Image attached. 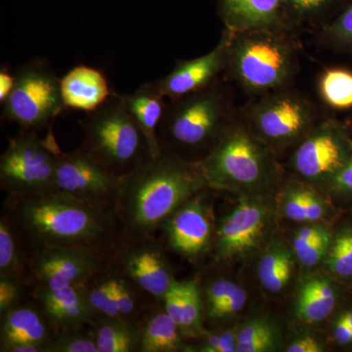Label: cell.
Instances as JSON below:
<instances>
[{
  "label": "cell",
  "instance_id": "6da1fadb",
  "mask_svg": "<svg viewBox=\"0 0 352 352\" xmlns=\"http://www.w3.org/2000/svg\"><path fill=\"white\" fill-rule=\"evenodd\" d=\"M2 214L25 254L41 248H73L110 258L120 240L115 210L95 208L57 192L7 195Z\"/></svg>",
  "mask_w": 352,
  "mask_h": 352
},
{
  "label": "cell",
  "instance_id": "7a4b0ae2",
  "mask_svg": "<svg viewBox=\"0 0 352 352\" xmlns=\"http://www.w3.org/2000/svg\"><path fill=\"white\" fill-rule=\"evenodd\" d=\"M206 188L197 163L161 151L120 178L115 204L120 240L153 236L182 204Z\"/></svg>",
  "mask_w": 352,
  "mask_h": 352
},
{
  "label": "cell",
  "instance_id": "3957f363",
  "mask_svg": "<svg viewBox=\"0 0 352 352\" xmlns=\"http://www.w3.org/2000/svg\"><path fill=\"white\" fill-rule=\"evenodd\" d=\"M197 164L207 188L242 197H263L279 182L272 149L236 120Z\"/></svg>",
  "mask_w": 352,
  "mask_h": 352
},
{
  "label": "cell",
  "instance_id": "277c9868",
  "mask_svg": "<svg viewBox=\"0 0 352 352\" xmlns=\"http://www.w3.org/2000/svg\"><path fill=\"white\" fill-rule=\"evenodd\" d=\"M232 103L219 82L166 103L157 127L161 151H206V156L234 120Z\"/></svg>",
  "mask_w": 352,
  "mask_h": 352
},
{
  "label": "cell",
  "instance_id": "5b68a950",
  "mask_svg": "<svg viewBox=\"0 0 352 352\" xmlns=\"http://www.w3.org/2000/svg\"><path fill=\"white\" fill-rule=\"evenodd\" d=\"M286 30L231 32L226 71L249 94L289 87L298 73V51Z\"/></svg>",
  "mask_w": 352,
  "mask_h": 352
},
{
  "label": "cell",
  "instance_id": "8992f818",
  "mask_svg": "<svg viewBox=\"0 0 352 352\" xmlns=\"http://www.w3.org/2000/svg\"><path fill=\"white\" fill-rule=\"evenodd\" d=\"M82 150L111 173L124 177L151 159L144 134L118 94L80 120Z\"/></svg>",
  "mask_w": 352,
  "mask_h": 352
},
{
  "label": "cell",
  "instance_id": "52a82bcc",
  "mask_svg": "<svg viewBox=\"0 0 352 352\" xmlns=\"http://www.w3.org/2000/svg\"><path fill=\"white\" fill-rule=\"evenodd\" d=\"M2 106V119L17 124L21 129H51L66 109L61 78L47 60H30L15 72V85Z\"/></svg>",
  "mask_w": 352,
  "mask_h": 352
},
{
  "label": "cell",
  "instance_id": "ba28073f",
  "mask_svg": "<svg viewBox=\"0 0 352 352\" xmlns=\"http://www.w3.org/2000/svg\"><path fill=\"white\" fill-rule=\"evenodd\" d=\"M318 113L308 97L287 87L245 107L243 122L273 149L298 145L320 122Z\"/></svg>",
  "mask_w": 352,
  "mask_h": 352
},
{
  "label": "cell",
  "instance_id": "9c48e42d",
  "mask_svg": "<svg viewBox=\"0 0 352 352\" xmlns=\"http://www.w3.org/2000/svg\"><path fill=\"white\" fill-rule=\"evenodd\" d=\"M51 129L44 139L36 131L21 129L0 157V187L7 195L54 193L58 155L61 153Z\"/></svg>",
  "mask_w": 352,
  "mask_h": 352
},
{
  "label": "cell",
  "instance_id": "30bf717a",
  "mask_svg": "<svg viewBox=\"0 0 352 352\" xmlns=\"http://www.w3.org/2000/svg\"><path fill=\"white\" fill-rule=\"evenodd\" d=\"M242 201L220 219L214 231L215 258L221 261L249 256L263 244L274 223V210L263 197H242Z\"/></svg>",
  "mask_w": 352,
  "mask_h": 352
},
{
  "label": "cell",
  "instance_id": "8fae6325",
  "mask_svg": "<svg viewBox=\"0 0 352 352\" xmlns=\"http://www.w3.org/2000/svg\"><path fill=\"white\" fill-rule=\"evenodd\" d=\"M120 178L82 150L58 155L55 192L95 208L115 210Z\"/></svg>",
  "mask_w": 352,
  "mask_h": 352
},
{
  "label": "cell",
  "instance_id": "7c38bea8",
  "mask_svg": "<svg viewBox=\"0 0 352 352\" xmlns=\"http://www.w3.org/2000/svg\"><path fill=\"white\" fill-rule=\"evenodd\" d=\"M27 284L34 288L82 286L99 271L107 267L110 258L95 252L73 248H41L29 252Z\"/></svg>",
  "mask_w": 352,
  "mask_h": 352
},
{
  "label": "cell",
  "instance_id": "4fadbf2b",
  "mask_svg": "<svg viewBox=\"0 0 352 352\" xmlns=\"http://www.w3.org/2000/svg\"><path fill=\"white\" fill-rule=\"evenodd\" d=\"M352 150L344 129L333 120L319 122L300 141L292 157V166L308 183H330Z\"/></svg>",
  "mask_w": 352,
  "mask_h": 352
},
{
  "label": "cell",
  "instance_id": "5bb4252c",
  "mask_svg": "<svg viewBox=\"0 0 352 352\" xmlns=\"http://www.w3.org/2000/svg\"><path fill=\"white\" fill-rule=\"evenodd\" d=\"M113 265L141 292L162 300L175 282L170 261L153 236L120 240Z\"/></svg>",
  "mask_w": 352,
  "mask_h": 352
},
{
  "label": "cell",
  "instance_id": "9a60e30c",
  "mask_svg": "<svg viewBox=\"0 0 352 352\" xmlns=\"http://www.w3.org/2000/svg\"><path fill=\"white\" fill-rule=\"evenodd\" d=\"M201 191L182 204L160 227L168 247L192 263L203 258L214 245V214Z\"/></svg>",
  "mask_w": 352,
  "mask_h": 352
},
{
  "label": "cell",
  "instance_id": "2e32d148",
  "mask_svg": "<svg viewBox=\"0 0 352 352\" xmlns=\"http://www.w3.org/2000/svg\"><path fill=\"white\" fill-rule=\"evenodd\" d=\"M231 32L224 29L219 44L207 54L192 60L177 61L168 75L155 80L160 91L170 99L193 94L217 82L228 61Z\"/></svg>",
  "mask_w": 352,
  "mask_h": 352
},
{
  "label": "cell",
  "instance_id": "e0dca14e",
  "mask_svg": "<svg viewBox=\"0 0 352 352\" xmlns=\"http://www.w3.org/2000/svg\"><path fill=\"white\" fill-rule=\"evenodd\" d=\"M32 296L56 333L85 329L87 325L91 326L97 319L88 305L82 286L36 287Z\"/></svg>",
  "mask_w": 352,
  "mask_h": 352
},
{
  "label": "cell",
  "instance_id": "ac0fdd59",
  "mask_svg": "<svg viewBox=\"0 0 352 352\" xmlns=\"http://www.w3.org/2000/svg\"><path fill=\"white\" fill-rule=\"evenodd\" d=\"M217 12L230 32L293 29L284 0H217Z\"/></svg>",
  "mask_w": 352,
  "mask_h": 352
},
{
  "label": "cell",
  "instance_id": "d6986e66",
  "mask_svg": "<svg viewBox=\"0 0 352 352\" xmlns=\"http://www.w3.org/2000/svg\"><path fill=\"white\" fill-rule=\"evenodd\" d=\"M55 333L38 305L21 303L1 315L0 351L9 352L14 346L31 344L43 346L46 352Z\"/></svg>",
  "mask_w": 352,
  "mask_h": 352
},
{
  "label": "cell",
  "instance_id": "ffe728a7",
  "mask_svg": "<svg viewBox=\"0 0 352 352\" xmlns=\"http://www.w3.org/2000/svg\"><path fill=\"white\" fill-rule=\"evenodd\" d=\"M61 91L66 109L89 113L103 105L115 92L100 69L78 65L61 78Z\"/></svg>",
  "mask_w": 352,
  "mask_h": 352
},
{
  "label": "cell",
  "instance_id": "44dd1931",
  "mask_svg": "<svg viewBox=\"0 0 352 352\" xmlns=\"http://www.w3.org/2000/svg\"><path fill=\"white\" fill-rule=\"evenodd\" d=\"M127 112L144 134L152 157L159 156L157 127L163 118L166 103L163 94L160 91L156 82L141 85L131 94H118Z\"/></svg>",
  "mask_w": 352,
  "mask_h": 352
},
{
  "label": "cell",
  "instance_id": "7402d4cb",
  "mask_svg": "<svg viewBox=\"0 0 352 352\" xmlns=\"http://www.w3.org/2000/svg\"><path fill=\"white\" fill-rule=\"evenodd\" d=\"M138 324L140 352H175L186 349L182 330L164 307L148 308Z\"/></svg>",
  "mask_w": 352,
  "mask_h": 352
},
{
  "label": "cell",
  "instance_id": "603a6c76",
  "mask_svg": "<svg viewBox=\"0 0 352 352\" xmlns=\"http://www.w3.org/2000/svg\"><path fill=\"white\" fill-rule=\"evenodd\" d=\"M336 303L337 291L331 280L324 276L310 277L298 288L296 314L305 323H318L332 314Z\"/></svg>",
  "mask_w": 352,
  "mask_h": 352
},
{
  "label": "cell",
  "instance_id": "cb8c5ba5",
  "mask_svg": "<svg viewBox=\"0 0 352 352\" xmlns=\"http://www.w3.org/2000/svg\"><path fill=\"white\" fill-rule=\"evenodd\" d=\"M90 331L98 352H140L138 323L124 319L97 318Z\"/></svg>",
  "mask_w": 352,
  "mask_h": 352
},
{
  "label": "cell",
  "instance_id": "d4e9b609",
  "mask_svg": "<svg viewBox=\"0 0 352 352\" xmlns=\"http://www.w3.org/2000/svg\"><path fill=\"white\" fill-rule=\"evenodd\" d=\"M294 267L295 259L291 250L283 243H274L266 249L259 259V282L270 293H281L291 281Z\"/></svg>",
  "mask_w": 352,
  "mask_h": 352
},
{
  "label": "cell",
  "instance_id": "484cf974",
  "mask_svg": "<svg viewBox=\"0 0 352 352\" xmlns=\"http://www.w3.org/2000/svg\"><path fill=\"white\" fill-rule=\"evenodd\" d=\"M82 287L88 305L97 318L122 319L116 298L111 263L87 280Z\"/></svg>",
  "mask_w": 352,
  "mask_h": 352
},
{
  "label": "cell",
  "instance_id": "4316f807",
  "mask_svg": "<svg viewBox=\"0 0 352 352\" xmlns=\"http://www.w3.org/2000/svg\"><path fill=\"white\" fill-rule=\"evenodd\" d=\"M0 277L17 278L27 284L25 252L17 234L3 214L0 217Z\"/></svg>",
  "mask_w": 352,
  "mask_h": 352
},
{
  "label": "cell",
  "instance_id": "83f0119b",
  "mask_svg": "<svg viewBox=\"0 0 352 352\" xmlns=\"http://www.w3.org/2000/svg\"><path fill=\"white\" fill-rule=\"evenodd\" d=\"M280 332L267 319H254L237 331L236 352H267L279 346Z\"/></svg>",
  "mask_w": 352,
  "mask_h": 352
},
{
  "label": "cell",
  "instance_id": "f1b7e54d",
  "mask_svg": "<svg viewBox=\"0 0 352 352\" xmlns=\"http://www.w3.org/2000/svg\"><path fill=\"white\" fill-rule=\"evenodd\" d=\"M346 0H284L292 28L320 25L331 14L342 8Z\"/></svg>",
  "mask_w": 352,
  "mask_h": 352
},
{
  "label": "cell",
  "instance_id": "f546056e",
  "mask_svg": "<svg viewBox=\"0 0 352 352\" xmlns=\"http://www.w3.org/2000/svg\"><path fill=\"white\" fill-rule=\"evenodd\" d=\"M319 94L328 106L338 110L352 107V73L344 69H326L318 83Z\"/></svg>",
  "mask_w": 352,
  "mask_h": 352
},
{
  "label": "cell",
  "instance_id": "4dcf8cb0",
  "mask_svg": "<svg viewBox=\"0 0 352 352\" xmlns=\"http://www.w3.org/2000/svg\"><path fill=\"white\" fill-rule=\"evenodd\" d=\"M182 300V325L184 337L201 338L207 335L203 327L204 307L200 286L196 281H179Z\"/></svg>",
  "mask_w": 352,
  "mask_h": 352
},
{
  "label": "cell",
  "instance_id": "1f68e13d",
  "mask_svg": "<svg viewBox=\"0 0 352 352\" xmlns=\"http://www.w3.org/2000/svg\"><path fill=\"white\" fill-rule=\"evenodd\" d=\"M112 268L116 298H117L120 317L124 320L131 322V323H139L141 317L146 311L141 308L140 300L138 295V289H140L132 283L131 280L120 274L113 265Z\"/></svg>",
  "mask_w": 352,
  "mask_h": 352
},
{
  "label": "cell",
  "instance_id": "d6a6232c",
  "mask_svg": "<svg viewBox=\"0 0 352 352\" xmlns=\"http://www.w3.org/2000/svg\"><path fill=\"white\" fill-rule=\"evenodd\" d=\"M329 270L340 277L352 276V230L346 229L331 243L326 259Z\"/></svg>",
  "mask_w": 352,
  "mask_h": 352
},
{
  "label": "cell",
  "instance_id": "836d02e7",
  "mask_svg": "<svg viewBox=\"0 0 352 352\" xmlns=\"http://www.w3.org/2000/svg\"><path fill=\"white\" fill-rule=\"evenodd\" d=\"M46 352H98L91 331L85 329L55 333Z\"/></svg>",
  "mask_w": 352,
  "mask_h": 352
},
{
  "label": "cell",
  "instance_id": "e575fe53",
  "mask_svg": "<svg viewBox=\"0 0 352 352\" xmlns=\"http://www.w3.org/2000/svg\"><path fill=\"white\" fill-rule=\"evenodd\" d=\"M323 36L337 45L352 48V0H346L337 16L324 25Z\"/></svg>",
  "mask_w": 352,
  "mask_h": 352
},
{
  "label": "cell",
  "instance_id": "d590c367",
  "mask_svg": "<svg viewBox=\"0 0 352 352\" xmlns=\"http://www.w3.org/2000/svg\"><path fill=\"white\" fill-rule=\"evenodd\" d=\"M331 243H332L331 233L324 227L323 230L314 240L300 247L295 248L293 251L295 252L296 258L303 266L314 267L326 258Z\"/></svg>",
  "mask_w": 352,
  "mask_h": 352
},
{
  "label": "cell",
  "instance_id": "8d00e7d4",
  "mask_svg": "<svg viewBox=\"0 0 352 352\" xmlns=\"http://www.w3.org/2000/svg\"><path fill=\"white\" fill-rule=\"evenodd\" d=\"M25 286L17 278L0 277V316L22 303Z\"/></svg>",
  "mask_w": 352,
  "mask_h": 352
},
{
  "label": "cell",
  "instance_id": "74e56055",
  "mask_svg": "<svg viewBox=\"0 0 352 352\" xmlns=\"http://www.w3.org/2000/svg\"><path fill=\"white\" fill-rule=\"evenodd\" d=\"M238 287L239 285L226 278L215 279L212 283L208 284L204 291L205 298L203 300L206 314L223 302Z\"/></svg>",
  "mask_w": 352,
  "mask_h": 352
},
{
  "label": "cell",
  "instance_id": "f35d334b",
  "mask_svg": "<svg viewBox=\"0 0 352 352\" xmlns=\"http://www.w3.org/2000/svg\"><path fill=\"white\" fill-rule=\"evenodd\" d=\"M248 300V293L244 289L238 287L228 298H226L214 309L207 312V316L212 320H221L227 317L239 314Z\"/></svg>",
  "mask_w": 352,
  "mask_h": 352
},
{
  "label": "cell",
  "instance_id": "ab89813d",
  "mask_svg": "<svg viewBox=\"0 0 352 352\" xmlns=\"http://www.w3.org/2000/svg\"><path fill=\"white\" fill-rule=\"evenodd\" d=\"M303 198L307 208V222L314 223L328 217L330 207L327 201L309 184H303Z\"/></svg>",
  "mask_w": 352,
  "mask_h": 352
},
{
  "label": "cell",
  "instance_id": "60d3db41",
  "mask_svg": "<svg viewBox=\"0 0 352 352\" xmlns=\"http://www.w3.org/2000/svg\"><path fill=\"white\" fill-rule=\"evenodd\" d=\"M237 331L226 330L219 335L207 336L197 351L201 352H236Z\"/></svg>",
  "mask_w": 352,
  "mask_h": 352
},
{
  "label": "cell",
  "instance_id": "b9f144b4",
  "mask_svg": "<svg viewBox=\"0 0 352 352\" xmlns=\"http://www.w3.org/2000/svg\"><path fill=\"white\" fill-rule=\"evenodd\" d=\"M336 191L352 193V150L349 159L330 182Z\"/></svg>",
  "mask_w": 352,
  "mask_h": 352
},
{
  "label": "cell",
  "instance_id": "7bdbcfd3",
  "mask_svg": "<svg viewBox=\"0 0 352 352\" xmlns=\"http://www.w3.org/2000/svg\"><path fill=\"white\" fill-rule=\"evenodd\" d=\"M323 346L318 340L312 337H302L296 340L287 347V352H321Z\"/></svg>",
  "mask_w": 352,
  "mask_h": 352
},
{
  "label": "cell",
  "instance_id": "ee69618b",
  "mask_svg": "<svg viewBox=\"0 0 352 352\" xmlns=\"http://www.w3.org/2000/svg\"><path fill=\"white\" fill-rule=\"evenodd\" d=\"M15 85V73H11L8 67L2 66L0 69V103L3 105Z\"/></svg>",
  "mask_w": 352,
  "mask_h": 352
},
{
  "label": "cell",
  "instance_id": "f6af8a7d",
  "mask_svg": "<svg viewBox=\"0 0 352 352\" xmlns=\"http://www.w3.org/2000/svg\"><path fill=\"white\" fill-rule=\"evenodd\" d=\"M333 338L336 342L340 346H346V344L352 342V331L346 320L344 315H340L339 319L336 322L335 327L333 330Z\"/></svg>",
  "mask_w": 352,
  "mask_h": 352
},
{
  "label": "cell",
  "instance_id": "bcb514c9",
  "mask_svg": "<svg viewBox=\"0 0 352 352\" xmlns=\"http://www.w3.org/2000/svg\"><path fill=\"white\" fill-rule=\"evenodd\" d=\"M344 315V317H346L347 324H349V326L351 327L352 331V311L346 312Z\"/></svg>",
  "mask_w": 352,
  "mask_h": 352
}]
</instances>
